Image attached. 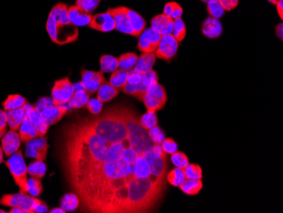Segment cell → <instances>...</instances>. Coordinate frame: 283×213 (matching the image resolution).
<instances>
[{"instance_id":"obj_48","label":"cell","mask_w":283,"mask_h":213,"mask_svg":"<svg viewBox=\"0 0 283 213\" xmlns=\"http://www.w3.org/2000/svg\"><path fill=\"white\" fill-rule=\"evenodd\" d=\"M218 1L220 2L225 11H233V8L232 4H231V0H218Z\"/></svg>"},{"instance_id":"obj_58","label":"cell","mask_w":283,"mask_h":213,"mask_svg":"<svg viewBox=\"0 0 283 213\" xmlns=\"http://www.w3.org/2000/svg\"><path fill=\"white\" fill-rule=\"evenodd\" d=\"M8 211H6V210H2V209H0V213H7Z\"/></svg>"},{"instance_id":"obj_30","label":"cell","mask_w":283,"mask_h":213,"mask_svg":"<svg viewBox=\"0 0 283 213\" xmlns=\"http://www.w3.org/2000/svg\"><path fill=\"white\" fill-rule=\"evenodd\" d=\"M100 71L103 73L113 72L118 69V58L110 55H103L101 56L100 60Z\"/></svg>"},{"instance_id":"obj_52","label":"cell","mask_w":283,"mask_h":213,"mask_svg":"<svg viewBox=\"0 0 283 213\" xmlns=\"http://www.w3.org/2000/svg\"><path fill=\"white\" fill-rule=\"evenodd\" d=\"M51 213H65L67 212L62 207L53 208L49 211Z\"/></svg>"},{"instance_id":"obj_12","label":"cell","mask_w":283,"mask_h":213,"mask_svg":"<svg viewBox=\"0 0 283 213\" xmlns=\"http://www.w3.org/2000/svg\"><path fill=\"white\" fill-rule=\"evenodd\" d=\"M108 11L110 12L114 18L116 29L124 34L133 36V28L130 23L128 15H127V7L121 6L117 8H109L108 9Z\"/></svg>"},{"instance_id":"obj_13","label":"cell","mask_w":283,"mask_h":213,"mask_svg":"<svg viewBox=\"0 0 283 213\" xmlns=\"http://www.w3.org/2000/svg\"><path fill=\"white\" fill-rule=\"evenodd\" d=\"M88 27L98 32H108L116 29L114 18L109 11L93 16Z\"/></svg>"},{"instance_id":"obj_1","label":"cell","mask_w":283,"mask_h":213,"mask_svg":"<svg viewBox=\"0 0 283 213\" xmlns=\"http://www.w3.org/2000/svg\"><path fill=\"white\" fill-rule=\"evenodd\" d=\"M59 154L82 212H154L164 198L167 154L131 107L114 105L67 124Z\"/></svg>"},{"instance_id":"obj_25","label":"cell","mask_w":283,"mask_h":213,"mask_svg":"<svg viewBox=\"0 0 283 213\" xmlns=\"http://www.w3.org/2000/svg\"><path fill=\"white\" fill-rule=\"evenodd\" d=\"M204 184L202 179H186L181 184L179 188L181 190L188 195H197L203 189Z\"/></svg>"},{"instance_id":"obj_33","label":"cell","mask_w":283,"mask_h":213,"mask_svg":"<svg viewBox=\"0 0 283 213\" xmlns=\"http://www.w3.org/2000/svg\"><path fill=\"white\" fill-rule=\"evenodd\" d=\"M207 12L210 17L220 19L225 15V11L218 0H210L207 3Z\"/></svg>"},{"instance_id":"obj_41","label":"cell","mask_w":283,"mask_h":213,"mask_svg":"<svg viewBox=\"0 0 283 213\" xmlns=\"http://www.w3.org/2000/svg\"><path fill=\"white\" fill-rule=\"evenodd\" d=\"M161 149L166 154H172L178 150V144L174 139L165 138L160 144Z\"/></svg>"},{"instance_id":"obj_49","label":"cell","mask_w":283,"mask_h":213,"mask_svg":"<svg viewBox=\"0 0 283 213\" xmlns=\"http://www.w3.org/2000/svg\"><path fill=\"white\" fill-rule=\"evenodd\" d=\"M275 35L276 37L280 39V41H282L283 39V25L281 22L279 23V24L275 27Z\"/></svg>"},{"instance_id":"obj_34","label":"cell","mask_w":283,"mask_h":213,"mask_svg":"<svg viewBox=\"0 0 283 213\" xmlns=\"http://www.w3.org/2000/svg\"><path fill=\"white\" fill-rule=\"evenodd\" d=\"M140 124L144 129L148 131L158 125L156 112H147L140 118Z\"/></svg>"},{"instance_id":"obj_38","label":"cell","mask_w":283,"mask_h":213,"mask_svg":"<svg viewBox=\"0 0 283 213\" xmlns=\"http://www.w3.org/2000/svg\"><path fill=\"white\" fill-rule=\"evenodd\" d=\"M171 161L176 168H182V169H184L189 164V160L187 154L178 150L171 154Z\"/></svg>"},{"instance_id":"obj_22","label":"cell","mask_w":283,"mask_h":213,"mask_svg":"<svg viewBox=\"0 0 283 213\" xmlns=\"http://www.w3.org/2000/svg\"><path fill=\"white\" fill-rule=\"evenodd\" d=\"M7 123L11 131H18L21 127L22 121L24 119V107L19 109L6 111Z\"/></svg>"},{"instance_id":"obj_35","label":"cell","mask_w":283,"mask_h":213,"mask_svg":"<svg viewBox=\"0 0 283 213\" xmlns=\"http://www.w3.org/2000/svg\"><path fill=\"white\" fill-rule=\"evenodd\" d=\"M79 204V199L74 193L65 195L61 200V205L66 211L76 210Z\"/></svg>"},{"instance_id":"obj_29","label":"cell","mask_w":283,"mask_h":213,"mask_svg":"<svg viewBox=\"0 0 283 213\" xmlns=\"http://www.w3.org/2000/svg\"><path fill=\"white\" fill-rule=\"evenodd\" d=\"M128 75H129V72L118 68L115 72H112L108 83L118 89H122L127 83Z\"/></svg>"},{"instance_id":"obj_17","label":"cell","mask_w":283,"mask_h":213,"mask_svg":"<svg viewBox=\"0 0 283 213\" xmlns=\"http://www.w3.org/2000/svg\"><path fill=\"white\" fill-rule=\"evenodd\" d=\"M174 21L172 19L160 14L152 18L150 22L151 28L155 32H159L161 36L172 34Z\"/></svg>"},{"instance_id":"obj_50","label":"cell","mask_w":283,"mask_h":213,"mask_svg":"<svg viewBox=\"0 0 283 213\" xmlns=\"http://www.w3.org/2000/svg\"><path fill=\"white\" fill-rule=\"evenodd\" d=\"M276 6V11L280 16V20L283 19V0H279L277 3L275 4Z\"/></svg>"},{"instance_id":"obj_46","label":"cell","mask_w":283,"mask_h":213,"mask_svg":"<svg viewBox=\"0 0 283 213\" xmlns=\"http://www.w3.org/2000/svg\"><path fill=\"white\" fill-rule=\"evenodd\" d=\"M7 119H6V113L5 110H0V129H6L7 130Z\"/></svg>"},{"instance_id":"obj_45","label":"cell","mask_w":283,"mask_h":213,"mask_svg":"<svg viewBox=\"0 0 283 213\" xmlns=\"http://www.w3.org/2000/svg\"><path fill=\"white\" fill-rule=\"evenodd\" d=\"M48 205H46L45 202H43L42 200H41V201H40L39 203H37L36 206H35L33 213L48 212Z\"/></svg>"},{"instance_id":"obj_21","label":"cell","mask_w":283,"mask_h":213,"mask_svg":"<svg viewBox=\"0 0 283 213\" xmlns=\"http://www.w3.org/2000/svg\"><path fill=\"white\" fill-rule=\"evenodd\" d=\"M156 55L154 53H142L140 56H138V62L136 63L134 70L141 73L145 72L153 69L155 62H156Z\"/></svg>"},{"instance_id":"obj_15","label":"cell","mask_w":283,"mask_h":213,"mask_svg":"<svg viewBox=\"0 0 283 213\" xmlns=\"http://www.w3.org/2000/svg\"><path fill=\"white\" fill-rule=\"evenodd\" d=\"M25 115L27 116L32 125L34 126L35 129L37 130L39 137L44 136L48 133V127L42 120L39 113L36 111L34 107L32 104H27L24 105Z\"/></svg>"},{"instance_id":"obj_11","label":"cell","mask_w":283,"mask_h":213,"mask_svg":"<svg viewBox=\"0 0 283 213\" xmlns=\"http://www.w3.org/2000/svg\"><path fill=\"white\" fill-rule=\"evenodd\" d=\"M105 81L103 72L101 71L93 72L88 70L83 69L82 71V81L80 82L85 90L89 94L97 93L98 88Z\"/></svg>"},{"instance_id":"obj_18","label":"cell","mask_w":283,"mask_h":213,"mask_svg":"<svg viewBox=\"0 0 283 213\" xmlns=\"http://www.w3.org/2000/svg\"><path fill=\"white\" fill-rule=\"evenodd\" d=\"M222 31L223 27L221 22H220V19L213 18L209 16L202 23V33L210 39L220 37V35L222 34Z\"/></svg>"},{"instance_id":"obj_5","label":"cell","mask_w":283,"mask_h":213,"mask_svg":"<svg viewBox=\"0 0 283 213\" xmlns=\"http://www.w3.org/2000/svg\"><path fill=\"white\" fill-rule=\"evenodd\" d=\"M148 112H157L165 107L167 94L164 87L159 83H154L148 87L141 99Z\"/></svg>"},{"instance_id":"obj_31","label":"cell","mask_w":283,"mask_h":213,"mask_svg":"<svg viewBox=\"0 0 283 213\" xmlns=\"http://www.w3.org/2000/svg\"><path fill=\"white\" fill-rule=\"evenodd\" d=\"M185 173L182 168H176L167 173L166 180L171 185L179 187L185 180Z\"/></svg>"},{"instance_id":"obj_47","label":"cell","mask_w":283,"mask_h":213,"mask_svg":"<svg viewBox=\"0 0 283 213\" xmlns=\"http://www.w3.org/2000/svg\"><path fill=\"white\" fill-rule=\"evenodd\" d=\"M174 5H175V2H169V3H166L164 5V11H163V14H164V16H166L167 17L171 18Z\"/></svg>"},{"instance_id":"obj_54","label":"cell","mask_w":283,"mask_h":213,"mask_svg":"<svg viewBox=\"0 0 283 213\" xmlns=\"http://www.w3.org/2000/svg\"><path fill=\"white\" fill-rule=\"evenodd\" d=\"M4 150L2 147L0 146V164L4 163Z\"/></svg>"},{"instance_id":"obj_23","label":"cell","mask_w":283,"mask_h":213,"mask_svg":"<svg viewBox=\"0 0 283 213\" xmlns=\"http://www.w3.org/2000/svg\"><path fill=\"white\" fill-rule=\"evenodd\" d=\"M19 135L21 142L29 141L31 139L39 137L34 126L32 125L27 116L25 115L24 119L22 121L21 127L19 128Z\"/></svg>"},{"instance_id":"obj_7","label":"cell","mask_w":283,"mask_h":213,"mask_svg":"<svg viewBox=\"0 0 283 213\" xmlns=\"http://www.w3.org/2000/svg\"><path fill=\"white\" fill-rule=\"evenodd\" d=\"M74 93V84L71 82L69 77H65L54 83L51 96L54 104H62L68 103Z\"/></svg>"},{"instance_id":"obj_16","label":"cell","mask_w":283,"mask_h":213,"mask_svg":"<svg viewBox=\"0 0 283 213\" xmlns=\"http://www.w3.org/2000/svg\"><path fill=\"white\" fill-rule=\"evenodd\" d=\"M68 17L76 27H85L89 25L93 15L75 5L68 7Z\"/></svg>"},{"instance_id":"obj_28","label":"cell","mask_w":283,"mask_h":213,"mask_svg":"<svg viewBox=\"0 0 283 213\" xmlns=\"http://www.w3.org/2000/svg\"><path fill=\"white\" fill-rule=\"evenodd\" d=\"M46 171L47 168L43 161H34L27 168V173L29 174L30 177L41 180L45 176Z\"/></svg>"},{"instance_id":"obj_40","label":"cell","mask_w":283,"mask_h":213,"mask_svg":"<svg viewBox=\"0 0 283 213\" xmlns=\"http://www.w3.org/2000/svg\"><path fill=\"white\" fill-rule=\"evenodd\" d=\"M148 134L151 140L155 144H160L162 141L165 139V133L158 125L155 126L154 128H151L150 130H148Z\"/></svg>"},{"instance_id":"obj_53","label":"cell","mask_w":283,"mask_h":213,"mask_svg":"<svg viewBox=\"0 0 283 213\" xmlns=\"http://www.w3.org/2000/svg\"><path fill=\"white\" fill-rule=\"evenodd\" d=\"M231 4H232V6H233V10H234L238 6L239 0H231Z\"/></svg>"},{"instance_id":"obj_57","label":"cell","mask_w":283,"mask_h":213,"mask_svg":"<svg viewBox=\"0 0 283 213\" xmlns=\"http://www.w3.org/2000/svg\"><path fill=\"white\" fill-rule=\"evenodd\" d=\"M200 1H201V2H203V3L207 4L208 3V2H209L210 0H200Z\"/></svg>"},{"instance_id":"obj_8","label":"cell","mask_w":283,"mask_h":213,"mask_svg":"<svg viewBox=\"0 0 283 213\" xmlns=\"http://www.w3.org/2000/svg\"><path fill=\"white\" fill-rule=\"evenodd\" d=\"M48 148L49 144L45 137H37L26 142L25 156L44 162L48 154Z\"/></svg>"},{"instance_id":"obj_51","label":"cell","mask_w":283,"mask_h":213,"mask_svg":"<svg viewBox=\"0 0 283 213\" xmlns=\"http://www.w3.org/2000/svg\"><path fill=\"white\" fill-rule=\"evenodd\" d=\"M10 213H27L26 210L20 207H11V210L8 211Z\"/></svg>"},{"instance_id":"obj_43","label":"cell","mask_w":283,"mask_h":213,"mask_svg":"<svg viewBox=\"0 0 283 213\" xmlns=\"http://www.w3.org/2000/svg\"><path fill=\"white\" fill-rule=\"evenodd\" d=\"M143 73L138 72L136 70L133 69L130 71L128 78H127V83L130 84H139L143 80Z\"/></svg>"},{"instance_id":"obj_3","label":"cell","mask_w":283,"mask_h":213,"mask_svg":"<svg viewBox=\"0 0 283 213\" xmlns=\"http://www.w3.org/2000/svg\"><path fill=\"white\" fill-rule=\"evenodd\" d=\"M65 104H54L52 97H42L36 103L34 108L39 113L46 125L50 127L59 123L69 111V104L68 107H66Z\"/></svg>"},{"instance_id":"obj_19","label":"cell","mask_w":283,"mask_h":213,"mask_svg":"<svg viewBox=\"0 0 283 213\" xmlns=\"http://www.w3.org/2000/svg\"><path fill=\"white\" fill-rule=\"evenodd\" d=\"M75 93L68 101L71 109H81L86 107L90 99V94L85 90L81 83H75Z\"/></svg>"},{"instance_id":"obj_44","label":"cell","mask_w":283,"mask_h":213,"mask_svg":"<svg viewBox=\"0 0 283 213\" xmlns=\"http://www.w3.org/2000/svg\"><path fill=\"white\" fill-rule=\"evenodd\" d=\"M183 15V9L182 8V6H181L179 4L175 2V5H174V7H173V11H172L171 18L174 21V20H177V19L182 18Z\"/></svg>"},{"instance_id":"obj_20","label":"cell","mask_w":283,"mask_h":213,"mask_svg":"<svg viewBox=\"0 0 283 213\" xmlns=\"http://www.w3.org/2000/svg\"><path fill=\"white\" fill-rule=\"evenodd\" d=\"M127 15L129 17L130 23L132 26L133 32V37H138L140 36L141 33L145 30L146 21L140 14L138 13L137 11H133L132 9L127 8Z\"/></svg>"},{"instance_id":"obj_10","label":"cell","mask_w":283,"mask_h":213,"mask_svg":"<svg viewBox=\"0 0 283 213\" xmlns=\"http://www.w3.org/2000/svg\"><path fill=\"white\" fill-rule=\"evenodd\" d=\"M161 37L159 32H155L151 27L145 28L138 37L137 48L142 53H154L159 46Z\"/></svg>"},{"instance_id":"obj_32","label":"cell","mask_w":283,"mask_h":213,"mask_svg":"<svg viewBox=\"0 0 283 213\" xmlns=\"http://www.w3.org/2000/svg\"><path fill=\"white\" fill-rule=\"evenodd\" d=\"M172 35L175 37L179 43H181V42H183L185 39L186 35H187V27H186L185 22L183 19L174 20V25H173V31H172Z\"/></svg>"},{"instance_id":"obj_36","label":"cell","mask_w":283,"mask_h":213,"mask_svg":"<svg viewBox=\"0 0 283 213\" xmlns=\"http://www.w3.org/2000/svg\"><path fill=\"white\" fill-rule=\"evenodd\" d=\"M27 190L33 197H38L42 192V184L41 179L31 177L27 179Z\"/></svg>"},{"instance_id":"obj_24","label":"cell","mask_w":283,"mask_h":213,"mask_svg":"<svg viewBox=\"0 0 283 213\" xmlns=\"http://www.w3.org/2000/svg\"><path fill=\"white\" fill-rule=\"evenodd\" d=\"M119 93L120 89L112 86L108 82H104L97 91V98L102 103H106L115 99Z\"/></svg>"},{"instance_id":"obj_27","label":"cell","mask_w":283,"mask_h":213,"mask_svg":"<svg viewBox=\"0 0 283 213\" xmlns=\"http://www.w3.org/2000/svg\"><path fill=\"white\" fill-rule=\"evenodd\" d=\"M27 100L23 96L20 94H10L7 99L3 102V107L5 111L19 109L24 107L27 104Z\"/></svg>"},{"instance_id":"obj_42","label":"cell","mask_w":283,"mask_h":213,"mask_svg":"<svg viewBox=\"0 0 283 213\" xmlns=\"http://www.w3.org/2000/svg\"><path fill=\"white\" fill-rule=\"evenodd\" d=\"M103 104V103H102L98 98H93V99H89L88 104H86V107L91 114L95 116L102 112Z\"/></svg>"},{"instance_id":"obj_4","label":"cell","mask_w":283,"mask_h":213,"mask_svg":"<svg viewBox=\"0 0 283 213\" xmlns=\"http://www.w3.org/2000/svg\"><path fill=\"white\" fill-rule=\"evenodd\" d=\"M6 166L10 170L16 184L19 187L20 193L27 194V166L21 149L10 156L6 162Z\"/></svg>"},{"instance_id":"obj_37","label":"cell","mask_w":283,"mask_h":213,"mask_svg":"<svg viewBox=\"0 0 283 213\" xmlns=\"http://www.w3.org/2000/svg\"><path fill=\"white\" fill-rule=\"evenodd\" d=\"M186 179H202L203 178V171L200 166L198 164L189 163L184 169Z\"/></svg>"},{"instance_id":"obj_39","label":"cell","mask_w":283,"mask_h":213,"mask_svg":"<svg viewBox=\"0 0 283 213\" xmlns=\"http://www.w3.org/2000/svg\"><path fill=\"white\" fill-rule=\"evenodd\" d=\"M101 0H77L76 6H78L87 12L92 13L98 8L100 4Z\"/></svg>"},{"instance_id":"obj_9","label":"cell","mask_w":283,"mask_h":213,"mask_svg":"<svg viewBox=\"0 0 283 213\" xmlns=\"http://www.w3.org/2000/svg\"><path fill=\"white\" fill-rule=\"evenodd\" d=\"M179 44L178 40L172 34L162 36L159 46L155 51L157 58L164 62H171L178 54Z\"/></svg>"},{"instance_id":"obj_14","label":"cell","mask_w":283,"mask_h":213,"mask_svg":"<svg viewBox=\"0 0 283 213\" xmlns=\"http://www.w3.org/2000/svg\"><path fill=\"white\" fill-rule=\"evenodd\" d=\"M21 143L20 135L16 131L10 130L6 132L3 138L1 139V147L5 154L9 157L16 151H18L21 147Z\"/></svg>"},{"instance_id":"obj_6","label":"cell","mask_w":283,"mask_h":213,"mask_svg":"<svg viewBox=\"0 0 283 213\" xmlns=\"http://www.w3.org/2000/svg\"><path fill=\"white\" fill-rule=\"evenodd\" d=\"M41 200L27 194H6L0 199V205L9 207H20L27 213H33L35 206Z\"/></svg>"},{"instance_id":"obj_55","label":"cell","mask_w":283,"mask_h":213,"mask_svg":"<svg viewBox=\"0 0 283 213\" xmlns=\"http://www.w3.org/2000/svg\"><path fill=\"white\" fill-rule=\"evenodd\" d=\"M7 132L6 129H0V139L3 138L4 135H5V133Z\"/></svg>"},{"instance_id":"obj_26","label":"cell","mask_w":283,"mask_h":213,"mask_svg":"<svg viewBox=\"0 0 283 213\" xmlns=\"http://www.w3.org/2000/svg\"><path fill=\"white\" fill-rule=\"evenodd\" d=\"M138 56L135 53H126L118 58V68L130 72L134 69Z\"/></svg>"},{"instance_id":"obj_56","label":"cell","mask_w":283,"mask_h":213,"mask_svg":"<svg viewBox=\"0 0 283 213\" xmlns=\"http://www.w3.org/2000/svg\"><path fill=\"white\" fill-rule=\"evenodd\" d=\"M267 1L268 2H270V4H272V5H275L279 0H267Z\"/></svg>"},{"instance_id":"obj_2","label":"cell","mask_w":283,"mask_h":213,"mask_svg":"<svg viewBox=\"0 0 283 213\" xmlns=\"http://www.w3.org/2000/svg\"><path fill=\"white\" fill-rule=\"evenodd\" d=\"M46 30L53 43L65 45L78 38V27L72 24L68 17V6L59 3L53 6L48 15Z\"/></svg>"}]
</instances>
